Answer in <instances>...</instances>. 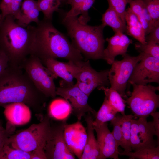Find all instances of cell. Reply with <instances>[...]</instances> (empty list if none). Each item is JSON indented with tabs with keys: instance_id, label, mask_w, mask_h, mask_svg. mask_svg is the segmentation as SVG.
I'll return each instance as SVG.
<instances>
[{
	"instance_id": "1",
	"label": "cell",
	"mask_w": 159,
	"mask_h": 159,
	"mask_svg": "<svg viewBox=\"0 0 159 159\" xmlns=\"http://www.w3.org/2000/svg\"><path fill=\"white\" fill-rule=\"evenodd\" d=\"M47 98L21 67L9 64L0 74V106L23 103L39 113L44 108Z\"/></svg>"
},
{
	"instance_id": "2",
	"label": "cell",
	"mask_w": 159,
	"mask_h": 159,
	"mask_svg": "<svg viewBox=\"0 0 159 159\" xmlns=\"http://www.w3.org/2000/svg\"><path fill=\"white\" fill-rule=\"evenodd\" d=\"M30 55L41 61L62 58L76 62L83 59L80 52L64 34L55 27L52 21L44 19L34 26Z\"/></svg>"
},
{
	"instance_id": "3",
	"label": "cell",
	"mask_w": 159,
	"mask_h": 159,
	"mask_svg": "<svg viewBox=\"0 0 159 159\" xmlns=\"http://www.w3.org/2000/svg\"><path fill=\"white\" fill-rule=\"evenodd\" d=\"M34 26L19 24L9 14L0 23V51L8 57L9 64L19 66L30 54Z\"/></svg>"
},
{
	"instance_id": "4",
	"label": "cell",
	"mask_w": 159,
	"mask_h": 159,
	"mask_svg": "<svg viewBox=\"0 0 159 159\" xmlns=\"http://www.w3.org/2000/svg\"><path fill=\"white\" fill-rule=\"evenodd\" d=\"M58 12L72 44L85 60L103 59L105 41L103 31L105 26L102 24L96 26L83 24L80 21L78 16H66L60 9Z\"/></svg>"
},
{
	"instance_id": "5",
	"label": "cell",
	"mask_w": 159,
	"mask_h": 159,
	"mask_svg": "<svg viewBox=\"0 0 159 159\" xmlns=\"http://www.w3.org/2000/svg\"><path fill=\"white\" fill-rule=\"evenodd\" d=\"M50 117L45 115L38 124L31 125L28 128L11 135L6 144L11 147L30 152L38 148H44L49 135Z\"/></svg>"
},
{
	"instance_id": "6",
	"label": "cell",
	"mask_w": 159,
	"mask_h": 159,
	"mask_svg": "<svg viewBox=\"0 0 159 159\" xmlns=\"http://www.w3.org/2000/svg\"><path fill=\"white\" fill-rule=\"evenodd\" d=\"M68 71L77 80L76 84L88 96L96 88L108 87L109 70L98 72L91 66L89 60L66 62Z\"/></svg>"
},
{
	"instance_id": "7",
	"label": "cell",
	"mask_w": 159,
	"mask_h": 159,
	"mask_svg": "<svg viewBox=\"0 0 159 159\" xmlns=\"http://www.w3.org/2000/svg\"><path fill=\"white\" fill-rule=\"evenodd\" d=\"M133 90L127 98V103L135 117H148L156 112L159 106V95L156 92L159 86L150 85H138L132 84Z\"/></svg>"
},
{
	"instance_id": "8",
	"label": "cell",
	"mask_w": 159,
	"mask_h": 159,
	"mask_svg": "<svg viewBox=\"0 0 159 159\" xmlns=\"http://www.w3.org/2000/svg\"><path fill=\"white\" fill-rule=\"evenodd\" d=\"M20 67L24 71L36 88L47 97L57 95L54 82L55 77L43 64L38 57L30 55Z\"/></svg>"
},
{
	"instance_id": "9",
	"label": "cell",
	"mask_w": 159,
	"mask_h": 159,
	"mask_svg": "<svg viewBox=\"0 0 159 159\" xmlns=\"http://www.w3.org/2000/svg\"><path fill=\"white\" fill-rule=\"evenodd\" d=\"M143 56L141 53L136 56L126 54L122 56V60H115L112 64L108 74L111 87L116 90L122 97L127 98L125 91L128 80L135 66L141 60Z\"/></svg>"
},
{
	"instance_id": "10",
	"label": "cell",
	"mask_w": 159,
	"mask_h": 159,
	"mask_svg": "<svg viewBox=\"0 0 159 159\" xmlns=\"http://www.w3.org/2000/svg\"><path fill=\"white\" fill-rule=\"evenodd\" d=\"M147 119L142 117L131 120V144L134 151L159 145L154 138L156 133L152 121L148 122Z\"/></svg>"
},
{
	"instance_id": "11",
	"label": "cell",
	"mask_w": 159,
	"mask_h": 159,
	"mask_svg": "<svg viewBox=\"0 0 159 159\" xmlns=\"http://www.w3.org/2000/svg\"><path fill=\"white\" fill-rule=\"evenodd\" d=\"M57 95L63 97L70 104L72 113L80 121L86 113L94 117L96 112L88 103V96L75 84L64 85L56 87Z\"/></svg>"
},
{
	"instance_id": "12",
	"label": "cell",
	"mask_w": 159,
	"mask_h": 159,
	"mask_svg": "<svg viewBox=\"0 0 159 159\" xmlns=\"http://www.w3.org/2000/svg\"><path fill=\"white\" fill-rule=\"evenodd\" d=\"M65 124L63 122L58 125H51L50 133L44 147L47 159H75L64 138Z\"/></svg>"
},
{
	"instance_id": "13",
	"label": "cell",
	"mask_w": 159,
	"mask_h": 159,
	"mask_svg": "<svg viewBox=\"0 0 159 159\" xmlns=\"http://www.w3.org/2000/svg\"><path fill=\"white\" fill-rule=\"evenodd\" d=\"M143 57L135 66L128 82L145 85L151 82L159 83V59L141 53Z\"/></svg>"
},
{
	"instance_id": "14",
	"label": "cell",
	"mask_w": 159,
	"mask_h": 159,
	"mask_svg": "<svg viewBox=\"0 0 159 159\" xmlns=\"http://www.w3.org/2000/svg\"><path fill=\"white\" fill-rule=\"evenodd\" d=\"M64 136L66 143L72 152L80 159L85 144L87 130L80 121L64 125Z\"/></svg>"
},
{
	"instance_id": "15",
	"label": "cell",
	"mask_w": 159,
	"mask_h": 159,
	"mask_svg": "<svg viewBox=\"0 0 159 159\" xmlns=\"http://www.w3.org/2000/svg\"><path fill=\"white\" fill-rule=\"evenodd\" d=\"M93 125L97 135L100 150L99 159L108 158L118 159L119 146L108 128L107 122Z\"/></svg>"
},
{
	"instance_id": "16",
	"label": "cell",
	"mask_w": 159,
	"mask_h": 159,
	"mask_svg": "<svg viewBox=\"0 0 159 159\" xmlns=\"http://www.w3.org/2000/svg\"><path fill=\"white\" fill-rule=\"evenodd\" d=\"M105 40L108 42L107 47L104 49L103 59L111 65L118 55L122 56L127 54L129 45L132 43V40L123 33H115L114 35Z\"/></svg>"
},
{
	"instance_id": "17",
	"label": "cell",
	"mask_w": 159,
	"mask_h": 159,
	"mask_svg": "<svg viewBox=\"0 0 159 159\" xmlns=\"http://www.w3.org/2000/svg\"><path fill=\"white\" fill-rule=\"evenodd\" d=\"M3 107L4 109V114L8 122L14 125L25 124L30 120V108L24 103H13Z\"/></svg>"
},
{
	"instance_id": "18",
	"label": "cell",
	"mask_w": 159,
	"mask_h": 159,
	"mask_svg": "<svg viewBox=\"0 0 159 159\" xmlns=\"http://www.w3.org/2000/svg\"><path fill=\"white\" fill-rule=\"evenodd\" d=\"M85 115L87 125V137L80 159H99L100 150L98 142L94 135L93 125V119L90 112Z\"/></svg>"
},
{
	"instance_id": "19",
	"label": "cell",
	"mask_w": 159,
	"mask_h": 159,
	"mask_svg": "<svg viewBox=\"0 0 159 159\" xmlns=\"http://www.w3.org/2000/svg\"><path fill=\"white\" fill-rule=\"evenodd\" d=\"M41 61L56 78L59 77L62 79L59 82L60 85L74 84V78L68 71L66 62L54 58H48Z\"/></svg>"
},
{
	"instance_id": "20",
	"label": "cell",
	"mask_w": 159,
	"mask_h": 159,
	"mask_svg": "<svg viewBox=\"0 0 159 159\" xmlns=\"http://www.w3.org/2000/svg\"><path fill=\"white\" fill-rule=\"evenodd\" d=\"M95 0H67L66 3L71 6V9L68 11L62 10L64 15L67 17L80 16L78 19L83 24H87L90 20L88 11L92 6Z\"/></svg>"
},
{
	"instance_id": "21",
	"label": "cell",
	"mask_w": 159,
	"mask_h": 159,
	"mask_svg": "<svg viewBox=\"0 0 159 159\" xmlns=\"http://www.w3.org/2000/svg\"><path fill=\"white\" fill-rule=\"evenodd\" d=\"M40 11L37 4V1L35 0H24L22 2L20 12L16 20L19 24L27 26L32 22L37 23Z\"/></svg>"
},
{
	"instance_id": "22",
	"label": "cell",
	"mask_w": 159,
	"mask_h": 159,
	"mask_svg": "<svg viewBox=\"0 0 159 159\" xmlns=\"http://www.w3.org/2000/svg\"><path fill=\"white\" fill-rule=\"evenodd\" d=\"M126 32L129 36L143 44L147 43L144 31L140 22L130 8L126 9L125 15Z\"/></svg>"
},
{
	"instance_id": "23",
	"label": "cell",
	"mask_w": 159,
	"mask_h": 159,
	"mask_svg": "<svg viewBox=\"0 0 159 159\" xmlns=\"http://www.w3.org/2000/svg\"><path fill=\"white\" fill-rule=\"evenodd\" d=\"M132 11L136 16L144 29L145 36L150 31L154 23L142 0H128Z\"/></svg>"
},
{
	"instance_id": "24",
	"label": "cell",
	"mask_w": 159,
	"mask_h": 159,
	"mask_svg": "<svg viewBox=\"0 0 159 159\" xmlns=\"http://www.w3.org/2000/svg\"><path fill=\"white\" fill-rule=\"evenodd\" d=\"M101 21L104 26H110L115 33L126 32V24L123 21L117 13L110 6L102 14Z\"/></svg>"
},
{
	"instance_id": "25",
	"label": "cell",
	"mask_w": 159,
	"mask_h": 159,
	"mask_svg": "<svg viewBox=\"0 0 159 159\" xmlns=\"http://www.w3.org/2000/svg\"><path fill=\"white\" fill-rule=\"evenodd\" d=\"M97 89L104 91L109 105L113 110L117 113H120L122 115L125 114V101L116 90L111 87L105 86Z\"/></svg>"
},
{
	"instance_id": "26",
	"label": "cell",
	"mask_w": 159,
	"mask_h": 159,
	"mask_svg": "<svg viewBox=\"0 0 159 159\" xmlns=\"http://www.w3.org/2000/svg\"><path fill=\"white\" fill-rule=\"evenodd\" d=\"M72 110L71 106L68 101L62 99H57L49 105V115L56 119L62 120L66 118Z\"/></svg>"
},
{
	"instance_id": "27",
	"label": "cell",
	"mask_w": 159,
	"mask_h": 159,
	"mask_svg": "<svg viewBox=\"0 0 159 159\" xmlns=\"http://www.w3.org/2000/svg\"><path fill=\"white\" fill-rule=\"evenodd\" d=\"M117 112L113 110L109 105L105 96L103 103L95 115L93 124L99 125L110 121L116 116Z\"/></svg>"
},
{
	"instance_id": "28",
	"label": "cell",
	"mask_w": 159,
	"mask_h": 159,
	"mask_svg": "<svg viewBox=\"0 0 159 159\" xmlns=\"http://www.w3.org/2000/svg\"><path fill=\"white\" fill-rule=\"evenodd\" d=\"M135 117L132 114L122 115L120 119L122 135L123 138L124 151H132L131 144V130L132 120Z\"/></svg>"
},
{
	"instance_id": "29",
	"label": "cell",
	"mask_w": 159,
	"mask_h": 159,
	"mask_svg": "<svg viewBox=\"0 0 159 159\" xmlns=\"http://www.w3.org/2000/svg\"><path fill=\"white\" fill-rule=\"evenodd\" d=\"M119 155L126 156L130 159H159V145L154 148H143L134 151H123Z\"/></svg>"
},
{
	"instance_id": "30",
	"label": "cell",
	"mask_w": 159,
	"mask_h": 159,
	"mask_svg": "<svg viewBox=\"0 0 159 159\" xmlns=\"http://www.w3.org/2000/svg\"><path fill=\"white\" fill-rule=\"evenodd\" d=\"M38 6L44 14L43 19L52 21L53 13L58 12L61 2L60 0H38Z\"/></svg>"
},
{
	"instance_id": "31",
	"label": "cell",
	"mask_w": 159,
	"mask_h": 159,
	"mask_svg": "<svg viewBox=\"0 0 159 159\" xmlns=\"http://www.w3.org/2000/svg\"><path fill=\"white\" fill-rule=\"evenodd\" d=\"M31 152L14 148L5 144L0 150V159H31Z\"/></svg>"
},
{
	"instance_id": "32",
	"label": "cell",
	"mask_w": 159,
	"mask_h": 159,
	"mask_svg": "<svg viewBox=\"0 0 159 159\" xmlns=\"http://www.w3.org/2000/svg\"><path fill=\"white\" fill-rule=\"evenodd\" d=\"M136 50L140 53L148 54L159 59V45L158 44L147 43L143 44L137 42L135 44Z\"/></svg>"
},
{
	"instance_id": "33",
	"label": "cell",
	"mask_w": 159,
	"mask_h": 159,
	"mask_svg": "<svg viewBox=\"0 0 159 159\" xmlns=\"http://www.w3.org/2000/svg\"><path fill=\"white\" fill-rule=\"evenodd\" d=\"M121 116L122 115L117 113L115 117L110 121L111 124L113 127L112 134L118 146H120L123 148V140L120 124Z\"/></svg>"
},
{
	"instance_id": "34",
	"label": "cell",
	"mask_w": 159,
	"mask_h": 159,
	"mask_svg": "<svg viewBox=\"0 0 159 159\" xmlns=\"http://www.w3.org/2000/svg\"><path fill=\"white\" fill-rule=\"evenodd\" d=\"M154 23L159 20V0H142Z\"/></svg>"
},
{
	"instance_id": "35",
	"label": "cell",
	"mask_w": 159,
	"mask_h": 159,
	"mask_svg": "<svg viewBox=\"0 0 159 159\" xmlns=\"http://www.w3.org/2000/svg\"><path fill=\"white\" fill-rule=\"evenodd\" d=\"M128 0H107L109 6L113 8L119 14L123 21L126 24L125 15Z\"/></svg>"
},
{
	"instance_id": "36",
	"label": "cell",
	"mask_w": 159,
	"mask_h": 159,
	"mask_svg": "<svg viewBox=\"0 0 159 159\" xmlns=\"http://www.w3.org/2000/svg\"><path fill=\"white\" fill-rule=\"evenodd\" d=\"M147 43L159 44V20L155 22L149 33L145 36Z\"/></svg>"
},
{
	"instance_id": "37",
	"label": "cell",
	"mask_w": 159,
	"mask_h": 159,
	"mask_svg": "<svg viewBox=\"0 0 159 159\" xmlns=\"http://www.w3.org/2000/svg\"><path fill=\"white\" fill-rule=\"evenodd\" d=\"M13 0H1L0 3V11L2 19L10 14Z\"/></svg>"
},
{
	"instance_id": "38",
	"label": "cell",
	"mask_w": 159,
	"mask_h": 159,
	"mask_svg": "<svg viewBox=\"0 0 159 159\" xmlns=\"http://www.w3.org/2000/svg\"><path fill=\"white\" fill-rule=\"evenodd\" d=\"M22 0H13L11 10L10 14L14 16L16 19L18 18L20 12V9Z\"/></svg>"
},
{
	"instance_id": "39",
	"label": "cell",
	"mask_w": 159,
	"mask_h": 159,
	"mask_svg": "<svg viewBox=\"0 0 159 159\" xmlns=\"http://www.w3.org/2000/svg\"><path fill=\"white\" fill-rule=\"evenodd\" d=\"M153 117L152 121L156 133V136L157 137V143L158 145H159V112H155L152 113L150 115Z\"/></svg>"
},
{
	"instance_id": "40",
	"label": "cell",
	"mask_w": 159,
	"mask_h": 159,
	"mask_svg": "<svg viewBox=\"0 0 159 159\" xmlns=\"http://www.w3.org/2000/svg\"><path fill=\"white\" fill-rule=\"evenodd\" d=\"M31 159H47L44 148H38L31 152Z\"/></svg>"
},
{
	"instance_id": "41",
	"label": "cell",
	"mask_w": 159,
	"mask_h": 159,
	"mask_svg": "<svg viewBox=\"0 0 159 159\" xmlns=\"http://www.w3.org/2000/svg\"><path fill=\"white\" fill-rule=\"evenodd\" d=\"M9 60L7 56L0 51V74L8 67Z\"/></svg>"
},
{
	"instance_id": "42",
	"label": "cell",
	"mask_w": 159,
	"mask_h": 159,
	"mask_svg": "<svg viewBox=\"0 0 159 159\" xmlns=\"http://www.w3.org/2000/svg\"><path fill=\"white\" fill-rule=\"evenodd\" d=\"M5 129V128L3 126V121L1 120H0V132L4 130Z\"/></svg>"
},
{
	"instance_id": "43",
	"label": "cell",
	"mask_w": 159,
	"mask_h": 159,
	"mask_svg": "<svg viewBox=\"0 0 159 159\" xmlns=\"http://www.w3.org/2000/svg\"><path fill=\"white\" fill-rule=\"evenodd\" d=\"M67 0H60L61 3L62 2H66Z\"/></svg>"
},
{
	"instance_id": "44",
	"label": "cell",
	"mask_w": 159,
	"mask_h": 159,
	"mask_svg": "<svg viewBox=\"0 0 159 159\" xmlns=\"http://www.w3.org/2000/svg\"><path fill=\"white\" fill-rule=\"evenodd\" d=\"M2 20V16H1V13H0V23L1 22Z\"/></svg>"
},
{
	"instance_id": "45",
	"label": "cell",
	"mask_w": 159,
	"mask_h": 159,
	"mask_svg": "<svg viewBox=\"0 0 159 159\" xmlns=\"http://www.w3.org/2000/svg\"><path fill=\"white\" fill-rule=\"evenodd\" d=\"M1 1H0V3Z\"/></svg>"
},
{
	"instance_id": "46",
	"label": "cell",
	"mask_w": 159,
	"mask_h": 159,
	"mask_svg": "<svg viewBox=\"0 0 159 159\" xmlns=\"http://www.w3.org/2000/svg\"><path fill=\"white\" fill-rule=\"evenodd\" d=\"M1 1V0H0V1Z\"/></svg>"
}]
</instances>
